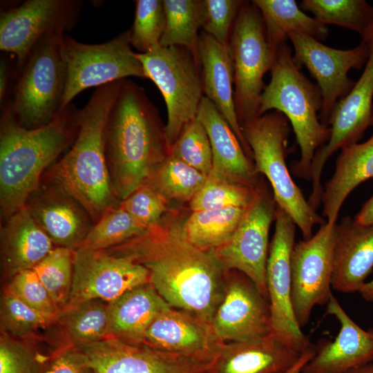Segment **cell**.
I'll return each mask as SVG.
<instances>
[{"instance_id":"9c48e42d","label":"cell","mask_w":373,"mask_h":373,"mask_svg":"<svg viewBox=\"0 0 373 373\" xmlns=\"http://www.w3.org/2000/svg\"><path fill=\"white\" fill-rule=\"evenodd\" d=\"M146 78L160 89L167 109L166 137L171 146L185 125L197 117L204 96L200 65L192 53L179 46H156L136 52Z\"/></svg>"},{"instance_id":"8992f818","label":"cell","mask_w":373,"mask_h":373,"mask_svg":"<svg viewBox=\"0 0 373 373\" xmlns=\"http://www.w3.org/2000/svg\"><path fill=\"white\" fill-rule=\"evenodd\" d=\"M289 122L283 113L274 111L244 122L241 129L252 152L255 173L267 178L276 206L291 218L306 240L312 236L315 225L326 220L305 199L287 169Z\"/></svg>"},{"instance_id":"f1b7e54d","label":"cell","mask_w":373,"mask_h":373,"mask_svg":"<svg viewBox=\"0 0 373 373\" xmlns=\"http://www.w3.org/2000/svg\"><path fill=\"white\" fill-rule=\"evenodd\" d=\"M373 178V138L344 147L332 178L323 187L321 203L326 222L336 223L345 199L361 183Z\"/></svg>"},{"instance_id":"ffe728a7","label":"cell","mask_w":373,"mask_h":373,"mask_svg":"<svg viewBox=\"0 0 373 373\" xmlns=\"http://www.w3.org/2000/svg\"><path fill=\"white\" fill-rule=\"evenodd\" d=\"M143 344L159 351L212 363L224 343L216 337L209 323L170 306L151 324Z\"/></svg>"},{"instance_id":"52a82bcc","label":"cell","mask_w":373,"mask_h":373,"mask_svg":"<svg viewBox=\"0 0 373 373\" xmlns=\"http://www.w3.org/2000/svg\"><path fill=\"white\" fill-rule=\"evenodd\" d=\"M64 34H52L41 41L15 75L7 102L17 122L26 128L44 126L61 111L66 78L61 52Z\"/></svg>"},{"instance_id":"5bb4252c","label":"cell","mask_w":373,"mask_h":373,"mask_svg":"<svg viewBox=\"0 0 373 373\" xmlns=\"http://www.w3.org/2000/svg\"><path fill=\"white\" fill-rule=\"evenodd\" d=\"M336 223L326 222L312 237L294 245L291 254V304L301 328L309 322L314 307L327 304L333 295Z\"/></svg>"},{"instance_id":"7c38bea8","label":"cell","mask_w":373,"mask_h":373,"mask_svg":"<svg viewBox=\"0 0 373 373\" xmlns=\"http://www.w3.org/2000/svg\"><path fill=\"white\" fill-rule=\"evenodd\" d=\"M82 6L79 0H28L1 13L0 49L15 57L16 73L44 38L75 27Z\"/></svg>"},{"instance_id":"8fae6325","label":"cell","mask_w":373,"mask_h":373,"mask_svg":"<svg viewBox=\"0 0 373 373\" xmlns=\"http://www.w3.org/2000/svg\"><path fill=\"white\" fill-rule=\"evenodd\" d=\"M369 48L365 68L351 91L340 99L329 115L331 133L328 142L317 150L309 172L312 190L309 200L312 204L321 201L323 186L321 176L329 159L338 150L357 143L371 125L373 99V20L361 36Z\"/></svg>"},{"instance_id":"d590c367","label":"cell","mask_w":373,"mask_h":373,"mask_svg":"<svg viewBox=\"0 0 373 373\" xmlns=\"http://www.w3.org/2000/svg\"><path fill=\"white\" fill-rule=\"evenodd\" d=\"M146 229L119 204L103 213L91 227L79 247L108 249L139 236Z\"/></svg>"},{"instance_id":"7402d4cb","label":"cell","mask_w":373,"mask_h":373,"mask_svg":"<svg viewBox=\"0 0 373 373\" xmlns=\"http://www.w3.org/2000/svg\"><path fill=\"white\" fill-rule=\"evenodd\" d=\"M327 314L340 323L334 341L323 342L302 368L303 373H350L373 362V328L363 329L346 313L332 295Z\"/></svg>"},{"instance_id":"30bf717a","label":"cell","mask_w":373,"mask_h":373,"mask_svg":"<svg viewBox=\"0 0 373 373\" xmlns=\"http://www.w3.org/2000/svg\"><path fill=\"white\" fill-rule=\"evenodd\" d=\"M61 52L66 71L61 111L85 89L128 77L147 79L141 61L132 50L130 30L99 44L81 43L64 34Z\"/></svg>"},{"instance_id":"836d02e7","label":"cell","mask_w":373,"mask_h":373,"mask_svg":"<svg viewBox=\"0 0 373 373\" xmlns=\"http://www.w3.org/2000/svg\"><path fill=\"white\" fill-rule=\"evenodd\" d=\"M300 6L319 22L352 30L361 37L373 20V7L365 0H303Z\"/></svg>"},{"instance_id":"7bdbcfd3","label":"cell","mask_w":373,"mask_h":373,"mask_svg":"<svg viewBox=\"0 0 373 373\" xmlns=\"http://www.w3.org/2000/svg\"><path fill=\"white\" fill-rule=\"evenodd\" d=\"M245 1L203 0L202 31L229 47L231 30Z\"/></svg>"},{"instance_id":"4316f807","label":"cell","mask_w":373,"mask_h":373,"mask_svg":"<svg viewBox=\"0 0 373 373\" xmlns=\"http://www.w3.org/2000/svg\"><path fill=\"white\" fill-rule=\"evenodd\" d=\"M53 242L23 207L6 219L1 229V259L3 277L33 269L54 248Z\"/></svg>"},{"instance_id":"816d5d0a","label":"cell","mask_w":373,"mask_h":373,"mask_svg":"<svg viewBox=\"0 0 373 373\" xmlns=\"http://www.w3.org/2000/svg\"><path fill=\"white\" fill-rule=\"evenodd\" d=\"M307 363H300L298 365H297L295 367H293L287 370H285V371H283V372H278V373H303L302 372V368L304 367V365L306 364Z\"/></svg>"},{"instance_id":"d6986e66","label":"cell","mask_w":373,"mask_h":373,"mask_svg":"<svg viewBox=\"0 0 373 373\" xmlns=\"http://www.w3.org/2000/svg\"><path fill=\"white\" fill-rule=\"evenodd\" d=\"M96 373H205L212 363L108 338L81 348Z\"/></svg>"},{"instance_id":"603a6c76","label":"cell","mask_w":373,"mask_h":373,"mask_svg":"<svg viewBox=\"0 0 373 373\" xmlns=\"http://www.w3.org/2000/svg\"><path fill=\"white\" fill-rule=\"evenodd\" d=\"M29 198L26 207L53 244L75 250L82 245L93 225L80 204L50 184Z\"/></svg>"},{"instance_id":"484cf974","label":"cell","mask_w":373,"mask_h":373,"mask_svg":"<svg viewBox=\"0 0 373 373\" xmlns=\"http://www.w3.org/2000/svg\"><path fill=\"white\" fill-rule=\"evenodd\" d=\"M197 117L204 126L212 151V170L237 184L255 187L254 166L236 135L213 103L203 96Z\"/></svg>"},{"instance_id":"3957f363","label":"cell","mask_w":373,"mask_h":373,"mask_svg":"<svg viewBox=\"0 0 373 373\" xmlns=\"http://www.w3.org/2000/svg\"><path fill=\"white\" fill-rule=\"evenodd\" d=\"M1 109L0 207L6 219L26 204L44 171L75 142L79 110L70 104L48 124L28 129L17 122L8 102Z\"/></svg>"},{"instance_id":"8d00e7d4","label":"cell","mask_w":373,"mask_h":373,"mask_svg":"<svg viewBox=\"0 0 373 373\" xmlns=\"http://www.w3.org/2000/svg\"><path fill=\"white\" fill-rule=\"evenodd\" d=\"M258 189L235 183L211 171L194 197L189 201L192 211L248 208Z\"/></svg>"},{"instance_id":"4dcf8cb0","label":"cell","mask_w":373,"mask_h":373,"mask_svg":"<svg viewBox=\"0 0 373 373\" xmlns=\"http://www.w3.org/2000/svg\"><path fill=\"white\" fill-rule=\"evenodd\" d=\"M56 323L64 331L68 345L77 348L109 338V302L91 299L66 308Z\"/></svg>"},{"instance_id":"ba28073f","label":"cell","mask_w":373,"mask_h":373,"mask_svg":"<svg viewBox=\"0 0 373 373\" xmlns=\"http://www.w3.org/2000/svg\"><path fill=\"white\" fill-rule=\"evenodd\" d=\"M229 50L234 76V102L238 121L259 117L263 77L271 70L276 51L269 45L261 13L253 1L241 6L234 22Z\"/></svg>"},{"instance_id":"f35d334b","label":"cell","mask_w":373,"mask_h":373,"mask_svg":"<svg viewBox=\"0 0 373 373\" xmlns=\"http://www.w3.org/2000/svg\"><path fill=\"white\" fill-rule=\"evenodd\" d=\"M1 330L19 339L35 336V333L56 323L57 318L37 311L4 287L1 298Z\"/></svg>"},{"instance_id":"ee69618b","label":"cell","mask_w":373,"mask_h":373,"mask_svg":"<svg viewBox=\"0 0 373 373\" xmlns=\"http://www.w3.org/2000/svg\"><path fill=\"white\" fill-rule=\"evenodd\" d=\"M6 287L31 308L57 319L61 311L32 269L16 274Z\"/></svg>"},{"instance_id":"e0dca14e","label":"cell","mask_w":373,"mask_h":373,"mask_svg":"<svg viewBox=\"0 0 373 373\" xmlns=\"http://www.w3.org/2000/svg\"><path fill=\"white\" fill-rule=\"evenodd\" d=\"M276 208L274 198L269 199L258 191L231 237L213 250L226 270L247 276L267 299L269 232Z\"/></svg>"},{"instance_id":"f546056e","label":"cell","mask_w":373,"mask_h":373,"mask_svg":"<svg viewBox=\"0 0 373 373\" xmlns=\"http://www.w3.org/2000/svg\"><path fill=\"white\" fill-rule=\"evenodd\" d=\"M265 24L267 41L277 49L293 32L309 35L318 41L328 35V28L315 18L306 15L294 0H254Z\"/></svg>"},{"instance_id":"f5cc1de1","label":"cell","mask_w":373,"mask_h":373,"mask_svg":"<svg viewBox=\"0 0 373 373\" xmlns=\"http://www.w3.org/2000/svg\"><path fill=\"white\" fill-rule=\"evenodd\" d=\"M371 125H372V126H373V110H372V115ZM371 138H373V133H372V135Z\"/></svg>"},{"instance_id":"c3c4849f","label":"cell","mask_w":373,"mask_h":373,"mask_svg":"<svg viewBox=\"0 0 373 373\" xmlns=\"http://www.w3.org/2000/svg\"><path fill=\"white\" fill-rule=\"evenodd\" d=\"M354 220L359 224H373V195L363 204Z\"/></svg>"},{"instance_id":"bcb514c9","label":"cell","mask_w":373,"mask_h":373,"mask_svg":"<svg viewBox=\"0 0 373 373\" xmlns=\"http://www.w3.org/2000/svg\"><path fill=\"white\" fill-rule=\"evenodd\" d=\"M44 373H96L86 354L79 348L63 346L52 352Z\"/></svg>"},{"instance_id":"7dc6e473","label":"cell","mask_w":373,"mask_h":373,"mask_svg":"<svg viewBox=\"0 0 373 373\" xmlns=\"http://www.w3.org/2000/svg\"><path fill=\"white\" fill-rule=\"evenodd\" d=\"M16 64V63H15ZM15 64L11 63V59L2 57L0 62V103L3 106L8 100L9 90L12 79L15 78Z\"/></svg>"},{"instance_id":"5b68a950","label":"cell","mask_w":373,"mask_h":373,"mask_svg":"<svg viewBox=\"0 0 373 373\" xmlns=\"http://www.w3.org/2000/svg\"><path fill=\"white\" fill-rule=\"evenodd\" d=\"M270 71V82L260 98L259 116L274 109L287 117L300 150V158L294 165L295 175L309 180L313 157L331 133L330 127L320 122L318 115L322 107L320 89L302 73L287 43L277 49Z\"/></svg>"},{"instance_id":"f907efd6","label":"cell","mask_w":373,"mask_h":373,"mask_svg":"<svg viewBox=\"0 0 373 373\" xmlns=\"http://www.w3.org/2000/svg\"><path fill=\"white\" fill-rule=\"evenodd\" d=\"M350 373H373V362L356 368Z\"/></svg>"},{"instance_id":"6da1fadb","label":"cell","mask_w":373,"mask_h":373,"mask_svg":"<svg viewBox=\"0 0 373 373\" xmlns=\"http://www.w3.org/2000/svg\"><path fill=\"white\" fill-rule=\"evenodd\" d=\"M182 225L178 220H161L139 236L106 250L129 256L144 266L149 283L171 307L210 324L229 271L213 250L192 244Z\"/></svg>"},{"instance_id":"ac0fdd59","label":"cell","mask_w":373,"mask_h":373,"mask_svg":"<svg viewBox=\"0 0 373 373\" xmlns=\"http://www.w3.org/2000/svg\"><path fill=\"white\" fill-rule=\"evenodd\" d=\"M228 271L222 298L210 325L222 343L251 339L271 332L268 299L242 273Z\"/></svg>"},{"instance_id":"f6af8a7d","label":"cell","mask_w":373,"mask_h":373,"mask_svg":"<svg viewBox=\"0 0 373 373\" xmlns=\"http://www.w3.org/2000/svg\"><path fill=\"white\" fill-rule=\"evenodd\" d=\"M168 201L146 183L120 202V207L147 229L162 218Z\"/></svg>"},{"instance_id":"74e56055","label":"cell","mask_w":373,"mask_h":373,"mask_svg":"<svg viewBox=\"0 0 373 373\" xmlns=\"http://www.w3.org/2000/svg\"><path fill=\"white\" fill-rule=\"evenodd\" d=\"M75 250L54 247L32 269L61 312L67 306L73 287Z\"/></svg>"},{"instance_id":"7a4b0ae2","label":"cell","mask_w":373,"mask_h":373,"mask_svg":"<svg viewBox=\"0 0 373 373\" xmlns=\"http://www.w3.org/2000/svg\"><path fill=\"white\" fill-rule=\"evenodd\" d=\"M105 152L113 189L122 201L171 155L165 126L144 89L125 79L111 107Z\"/></svg>"},{"instance_id":"2e32d148","label":"cell","mask_w":373,"mask_h":373,"mask_svg":"<svg viewBox=\"0 0 373 373\" xmlns=\"http://www.w3.org/2000/svg\"><path fill=\"white\" fill-rule=\"evenodd\" d=\"M149 283L147 269L131 256L79 247L75 249L73 287L65 309L91 299L111 302Z\"/></svg>"},{"instance_id":"9a60e30c","label":"cell","mask_w":373,"mask_h":373,"mask_svg":"<svg viewBox=\"0 0 373 373\" xmlns=\"http://www.w3.org/2000/svg\"><path fill=\"white\" fill-rule=\"evenodd\" d=\"M294 54L293 59L299 66L304 65L316 79L322 96L319 117L328 125L335 104L352 89L355 81L348 77L351 69H361L365 64L369 48L361 43L354 48L341 50L327 46L305 34L293 32L289 34Z\"/></svg>"},{"instance_id":"4fadbf2b","label":"cell","mask_w":373,"mask_h":373,"mask_svg":"<svg viewBox=\"0 0 373 373\" xmlns=\"http://www.w3.org/2000/svg\"><path fill=\"white\" fill-rule=\"evenodd\" d=\"M274 218L275 231L266 267L271 333L304 353L314 347L297 323L291 304V254L295 244L296 224L277 206Z\"/></svg>"},{"instance_id":"44dd1931","label":"cell","mask_w":373,"mask_h":373,"mask_svg":"<svg viewBox=\"0 0 373 373\" xmlns=\"http://www.w3.org/2000/svg\"><path fill=\"white\" fill-rule=\"evenodd\" d=\"M314 352L315 347L300 352L271 332L251 339L224 343L205 373H278L307 363Z\"/></svg>"},{"instance_id":"e575fe53","label":"cell","mask_w":373,"mask_h":373,"mask_svg":"<svg viewBox=\"0 0 373 373\" xmlns=\"http://www.w3.org/2000/svg\"><path fill=\"white\" fill-rule=\"evenodd\" d=\"M204 174L169 156L146 182L169 200L190 201L204 184Z\"/></svg>"},{"instance_id":"60d3db41","label":"cell","mask_w":373,"mask_h":373,"mask_svg":"<svg viewBox=\"0 0 373 373\" xmlns=\"http://www.w3.org/2000/svg\"><path fill=\"white\" fill-rule=\"evenodd\" d=\"M131 44L138 53H146L159 45L164 32L166 16L163 0H137Z\"/></svg>"},{"instance_id":"83f0119b","label":"cell","mask_w":373,"mask_h":373,"mask_svg":"<svg viewBox=\"0 0 373 373\" xmlns=\"http://www.w3.org/2000/svg\"><path fill=\"white\" fill-rule=\"evenodd\" d=\"M169 307L150 283L126 291L109 302V338L143 344L151 324Z\"/></svg>"},{"instance_id":"d6a6232c","label":"cell","mask_w":373,"mask_h":373,"mask_svg":"<svg viewBox=\"0 0 373 373\" xmlns=\"http://www.w3.org/2000/svg\"><path fill=\"white\" fill-rule=\"evenodd\" d=\"M166 23L160 46H182L199 61V30L203 21V0H163Z\"/></svg>"},{"instance_id":"d4e9b609","label":"cell","mask_w":373,"mask_h":373,"mask_svg":"<svg viewBox=\"0 0 373 373\" xmlns=\"http://www.w3.org/2000/svg\"><path fill=\"white\" fill-rule=\"evenodd\" d=\"M198 55L204 96L213 103L236 135L246 154L252 157L236 111L233 68L229 47L220 44L202 30L199 35Z\"/></svg>"},{"instance_id":"277c9868","label":"cell","mask_w":373,"mask_h":373,"mask_svg":"<svg viewBox=\"0 0 373 373\" xmlns=\"http://www.w3.org/2000/svg\"><path fill=\"white\" fill-rule=\"evenodd\" d=\"M124 79L97 87L78 111L79 131L69 151L52 164L46 178L75 199L94 224L120 203L113 189L105 152V132L111 107Z\"/></svg>"},{"instance_id":"cb8c5ba5","label":"cell","mask_w":373,"mask_h":373,"mask_svg":"<svg viewBox=\"0 0 373 373\" xmlns=\"http://www.w3.org/2000/svg\"><path fill=\"white\" fill-rule=\"evenodd\" d=\"M373 268V224L363 225L345 217L336 223L332 289L360 291Z\"/></svg>"},{"instance_id":"681fc988","label":"cell","mask_w":373,"mask_h":373,"mask_svg":"<svg viewBox=\"0 0 373 373\" xmlns=\"http://www.w3.org/2000/svg\"><path fill=\"white\" fill-rule=\"evenodd\" d=\"M358 294L364 300L373 304V278L370 281H366Z\"/></svg>"},{"instance_id":"ab89813d","label":"cell","mask_w":373,"mask_h":373,"mask_svg":"<svg viewBox=\"0 0 373 373\" xmlns=\"http://www.w3.org/2000/svg\"><path fill=\"white\" fill-rule=\"evenodd\" d=\"M171 155L207 176L212 170V151L207 132L196 117L183 128L171 146Z\"/></svg>"},{"instance_id":"b9f144b4","label":"cell","mask_w":373,"mask_h":373,"mask_svg":"<svg viewBox=\"0 0 373 373\" xmlns=\"http://www.w3.org/2000/svg\"><path fill=\"white\" fill-rule=\"evenodd\" d=\"M48 357L37 350L32 338L19 339L1 332L0 373H44Z\"/></svg>"},{"instance_id":"1f68e13d","label":"cell","mask_w":373,"mask_h":373,"mask_svg":"<svg viewBox=\"0 0 373 373\" xmlns=\"http://www.w3.org/2000/svg\"><path fill=\"white\" fill-rule=\"evenodd\" d=\"M248 208L192 211L182 222L183 232L198 248L214 250L231 237Z\"/></svg>"}]
</instances>
